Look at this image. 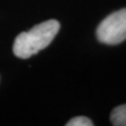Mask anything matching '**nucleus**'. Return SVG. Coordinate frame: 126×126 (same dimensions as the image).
I'll list each match as a JSON object with an SVG mask.
<instances>
[{
  "instance_id": "3",
  "label": "nucleus",
  "mask_w": 126,
  "mask_h": 126,
  "mask_svg": "<svg viewBox=\"0 0 126 126\" xmlns=\"http://www.w3.org/2000/svg\"><path fill=\"white\" fill-rule=\"evenodd\" d=\"M110 122L114 126H126V104L113 109L110 114Z\"/></svg>"
},
{
  "instance_id": "1",
  "label": "nucleus",
  "mask_w": 126,
  "mask_h": 126,
  "mask_svg": "<svg viewBox=\"0 0 126 126\" xmlns=\"http://www.w3.org/2000/svg\"><path fill=\"white\" fill-rule=\"evenodd\" d=\"M60 30V23L49 20L36 24L28 32H22L15 38L13 53L22 59H27L47 48Z\"/></svg>"
},
{
  "instance_id": "2",
  "label": "nucleus",
  "mask_w": 126,
  "mask_h": 126,
  "mask_svg": "<svg viewBox=\"0 0 126 126\" xmlns=\"http://www.w3.org/2000/svg\"><path fill=\"white\" fill-rule=\"evenodd\" d=\"M97 39L107 45H117L126 39V9L109 14L96 29Z\"/></svg>"
},
{
  "instance_id": "4",
  "label": "nucleus",
  "mask_w": 126,
  "mask_h": 126,
  "mask_svg": "<svg viewBox=\"0 0 126 126\" xmlns=\"http://www.w3.org/2000/svg\"><path fill=\"white\" fill-rule=\"evenodd\" d=\"M94 122L89 118L84 116H79L71 119L66 123V126H93Z\"/></svg>"
}]
</instances>
